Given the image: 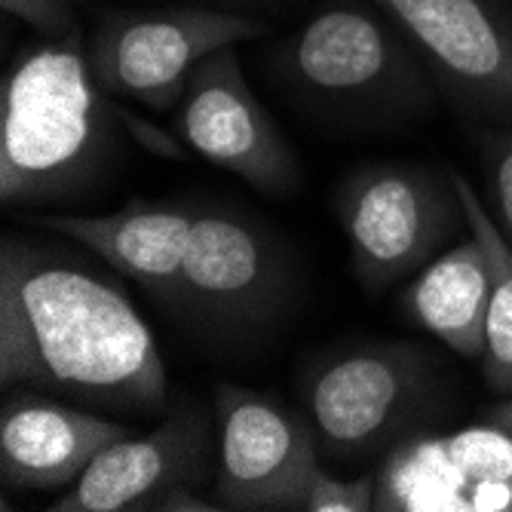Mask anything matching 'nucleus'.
<instances>
[{"mask_svg":"<svg viewBox=\"0 0 512 512\" xmlns=\"http://www.w3.org/2000/svg\"><path fill=\"white\" fill-rule=\"evenodd\" d=\"M0 378L102 414H154L169 396L157 341L126 292L22 237L0 246Z\"/></svg>","mask_w":512,"mask_h":512,"instance_id":"1","label":"nucleus"},{"mask_svg":"<svg viewBox=\"0 0 512 512\" xmlns=\"http://www.w3.org/2000/svg\"><path fill=\"white\" fill-rule=\"evenodd\" d=\"M126 114L96 83L77 34L22 53L0 105V197L46 206L83 197L117 157Z\"/></svg>","mask_w":512,"mask_h":512,"instance_id":"2","label":"nucleus"},{"mask_svg":"<svg viewBox=\"0 0 512 512\" xmlns=\"http://www.w3.org/2000/svg\"><path fill=\"white\" fill-rule=\"evenodd\" d=\"M273 77L313 108L350 120H387L430 99L421 53L381 10L332 4L270 53Z\"/></svg>","mask_w":512,"mask_h":512,"instance_id":"3","label":"nucleus"},{"mask_svg":"<svg viewBox=\"0 0 512 512\" xmlns=\"http://www.w3.org/2000/svg\"><path fill=\"white\" fill-rule=\"evenodd\" d=\"M338 218L359 283L387 289L433 261L457 230H470L454 178L421 163L356 169L338 194Z\"/></svg>","mask_w":512,"mask_h":512,"instance_id":"4","label":"nucleus"},{"mask_svg":"<svg viewBox=\"0 0 512 512\" xmlns=\"http://www.w3.org/2000/svg\"><path fill=\"white\" fill-rule=\"evenodd\" d=\"M436 390L433 356L414 344H356L313 362L301 384L319 454L381 451Z\"/></svg>","mask_w":512,"mask_h":512,"instance_id":"5","label":"nucleus"},{"mask_svg":"<svg viewBox=\"0 0 512 512\" xmlns=\"http://www.w3.org/2000/svg\"><path fill=\"white\" fill-rule=\"evenodd\" d=\"M264 34L252 16L209 7L120 10L92 34L86 62L108 96L172 111L203 59Z\"/></svg>","mask_w":512,"mask_h":512,"instance_id":"6","label":"nucleus"},{"mask_svg":"<svg viewBox=\"0 0 512 512\" xmlns=\"http://www.w3.org/2000/svg\"><path fill=\"white\" fill-rule=\"evenodd\" d=\"M218 454L215 500L221 509H301L319 467V445L307 417L276 399L224 384L215 396Z\"/></svg>","mask_w":512,"mask_h":512,"instance_id":"7","label":"nucleus"},{"mask_svg":"<svg viewBox=\"0 0 512 512\" xmlns=\"http://www.w3.org/2000/svg\"><path fill=\"white\" fill-rule=\"evenodd\" d=\"M175 126L194 154L261 194H286L298 184V154L255 99L237 46H224L197 65L175 108Z\"/></svg>","mask_w":512,"mask_h":512,"instance_id":"8","label":"nucleus"},{"mask_svg":"<svg viewBox=\"0 0 512 512\" xmlns=\"http://www.w3.org/2000/svg\"><path fill=\"white\" fill-rule=\"evenodd\" d=\"M473 117L512 120V16L497 0H371Z\"/></svg>","mask_w":512,"mask_h":512,"instance_id":"9","label":"nucleus"},{"mask_svg":"<svg viewBox=\"0 0 512 512\" xmlns=\"http://www.w3.org/2000/svg\"><path fill=\"white\" fill-rule=\"evenodd\" d=\"M375 479L381 512H512V433L479 421L402 439Z\"/></svg>","mask_w":512,"mask_h":512,"instance_id":"10","label":"nucleus"},{"mask_svg":"<svg viewBox=\"0 0 512 512\" xmlns=\"http://www.w3.org/2000/svg\"><path fill=\"white\" fill-rule=\"evenodd\" d=\"M218 433L194 405H178L145 436L108 445L89 470L50 506L53 512H138L163 509L181 488L215 479Z\"/></svg>","mask_w":512,"mask_h":512,"instance_id":"11","label":"nucleus"},{"mask_svg":"<svg viewBox=\"0 0 512 512\" xmlns=\"http://www.w3.org/2000/svg\"><path fill=\"white\" fill-rule=\"evenodd\" d=\"M283 292V261L264 227L224 209L197 212L172 307L209 329L264 322Z\"/></svg>","mask_w":512,"mask_h":512,"instance_id":"12","label":"nucleus"},{"mask_svg":"<svg viewBox=\"0 0 512 512\" xmlns=\"http://www.w3.org/2000/svg\"><path fill=\"white\" fill-rule=\"evenodd\" d=\"M132 430L86 405L16 393L0 411V473L7 491H68L108 445Z\"/></svg>","mask_w":512,"mask_h":512,"instance_id":"13","label":"nucleus"},{"mask_svg":"<svg viewBox=\"0 0 512 512\" xmlns=\"http://www.w3.org/2000/svg\"><path fill=\"white\" fill-rule=\"evenodd\" d=\"M194 221L197 212L191 209L145 200H132L108 215L56 212L34 218L37 227L86 246L135 286L169 304L191 249Z\"/></svg>","mask_w":512,"mask_h":512,"instance_id":"14","label":"nucleus"},{"mask_svg":"<svg viewBox=\"0 0 512 512\" xmlns=\"http://www.w3.org/2000/svg\"><path fill=\"white\" fill-rule=\"evenodd\" d=\"M491 264L473 230L439 252L402 289V310L460 359H482Z\"/></svg>","mask_w":512,"mask_h":512,"instance_id":"15","label":"nucleus"},{"mask_svg":"<svg viewBox=\"0 0 512 512\" xmlns=\"http://www.w3.org/2000/svg\"><path fill=\"white\" fill-rule=\"evenodd\" d=\"M454 188L467 215L470 230L479 237L488 264H491V298H488V319H485V350H482V378L488 390L506 396L512 393V246L500 234V227L485 206V197L473 184L451 172Z\"/></svg>","mask_w":512,"mask_h":512,"instance_id":"16","label":"nucleus"},{"mask_svg":"<svg viewBox=\"0 0 512 512\" xmlns=\"http://www.w3.org/2000/svg\"><path fill=\"white\" fill-rule=\"evenodd\" d=\"M378 497L375 473L359 479H338L319 463L307 482V494L301 509L304 512H371Z\"/></svg>","mask_w":512,"mask_h":512,"instance_id":"17","label":"nucleus"},{"mask_svg":"<svg viewBox=\"0 0 512 512\" xmlns=\"http://www.w3.org/2000/svg\"><path fill=\"white\" fill-rule=\"evenodd\" d=\"M482 166L488 178V203L500 234L512 246V126H503L488 135Z\"/></svg>","mask_w":512,"mask_h":512,"instance_id":"18","label":"nucleus"},{"mask_svg":"<svg viewBox=\"0 0 512 512\" xmlns=\"http://www.w3.org/2000/svg\"><path fill=\"white\" fill-rule=\"evenodd\" d=\"M10 16L28 22L46 40H59L74 34V13L68 0H0Z\"/></svg>","mask_w":512,"mask_h":512,"instance_id":"19","label":"nucleus"},{"mask_svg":"<svg viewBox=\"0 0 512 512\" xmlns=\"http://www.w3.org/2000/svg\"><path fill=\"white\" fill-rule=\"evenodd\" d=\"M482 421H488V424H494V427L512 433V393H506L500 402L488 405L485 414H482Z\"/></svg>","mask_w":512,"mask_h":512,"instance_id":"20","label":"nucleus"}]
</instances>
